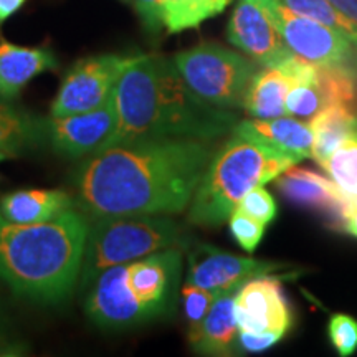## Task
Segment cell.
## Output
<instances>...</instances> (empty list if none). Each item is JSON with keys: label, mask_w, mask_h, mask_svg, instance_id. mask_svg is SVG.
<instances>
[{"label": "cell", "mask_w": 357, "mask_h": 357, "mask_svg": "<svg viewBox=\"0 0 357 357\" xmlns=\"http://www.w3.org/2000/svg\"><path fill=\"white\" fill-rule=\"evenodd\" d=\"M328 336L339 356H352L357 351V321L342 312L333 314L328 323Z\"/></svg>", "instance_id": "484cf974"}, {"label": "cell", "mask_w": 357, "mask_h": 357, "mask_svg": "<svg viewBox=\"0 0 357 357\" xmlns=\"http://www.w3.org/2000/svg\"><path fill=\"white\" fill-rule=\"evenodd\" d=\"M88 229L75 207L40 223H13L0 213V280L30 300H65L78 284Z\"/></svg>", "instance_id": "3957f363"}, {"label": "cell", "mask_w": 357, "mask_h": 357, "mask_svg": "<svg viewBox=\"0 0 357 357\" xmlns=\"http://www.w3.org/2000/svg\"><path fill=\"white\" fill-rule=\"evenodd\" d=\"M132 3L146 32L159 35L160 30L164 29L162 10H160L162 0H132Z\"/></svg>", "instance_id": "f546056e"}, {"label": "cell", "mask_w": 357, "mask_h": 357, "mask_svg": "<svg viewBox=\"0 0 357 357\" xmlns=\"http://www.w3.org/2000/svg\"><path fill=\"white\" fill-rule=\"evenodd\" d=\"M281 2L293 12L319 22L328 29L344 35L357 43V20L342 13L329 0H281Z\"/></svg>", "instance_id": "d4e9b609"}, {"label": "cell", "mask_w": 357, "mask_h": 357, "mask_svg": "<svg viewBox=\"0 0 357 357\" xmlns=\"http://www.w3.org/2000/svg\"><path fill=\"white\" fill-rule=\"evenodd\" d=\"M116 126L114 93L100 108L84 113L45 119V139L65 158H83L96 153Z\"/></svg>", "instance_id": "7c38bea8"}, {"label": "cell", "mask_w": 357, "mask_h": 357, "mask_svg": "<svg viewBox=\"0 0 357 357\" xmlns=\"http://www.w3.org/2000/svg\"><path fill=\"white\" fill-rule=\"evenodd\" d=\"M240 212L268 225L276 217V202L263 185H258L248 192L236 205Z\"/></svg>", "instance_id": "83f0119b"}, {"label": "cell", "mask_w": 357, "mask_h": 357, "mask_svg": "<svg viewBox=\"0 0 357 357\" xmlns=\"http://www.w3.org/2000/svg\"><path fill=\"white\" fill-rule=\"evenodd\" d=\"M296 164L289 155L231 131L229 141L213 153L205 169L192 197L189 220L202 227L222 225L250 190L265 185Z\"/></svg>", "instance_id": "277c9868"}, {"label": "cell", "mask_w": 357, "mask_h": 357, "mask_svg": "<svg viewBox=\"0 0 357 357\" xmlns=\"http://www.w3.org/2000/svg\"><path fill=\"white\" fill-rule=\"evenodd\" d=\"M234 131L248 139L261 142L281 154L289 155L296 162L312 158V142H314L312 129L310 123L300 119L288 118V116L271 119H245L236 123Z\"/></svg>", "instance_id": "e0dca14e"}, {"label": "cell", "mask_w": 357, "mask_h": 357, "mask_svg": "<svg viewBox=\"0 0 357 357\" xmlns=\"http://www.w3.org/2000/svg\"><path fill=\"white\" fill-rule=\"evenodd\" d=\"M238 331L287 334L291 326V307L278 278L270 275L248 280L235 298Z\"/></svg>", "instance_id": "4fadbf2b"}, {"label": "cell", "mask_w": 357, "mask_h": 357, "mask_svg": "<svg viewBox=\"0 0 357 357\" xmlns=\"http://www.w3.org/2000/svg\"><path fill=\"white\" fill-rule=\"evenodd\" d=\"M43 139L45 118H33L0 101V153L19 154Z\"/></svg>", "instance_id": "7402d4cb"}, {"label": "cell", "mask_w": 357, "mask_h": 357, "mask_svg": "<svg viewBox=\"0 0 357 357\" xmlns=\"http://www.w3.org/2000/svg\"><path fill=\"white\" fill-rule=\"evenodd\" d=\"M211 2L213 3V7H215L217 13H220L225 10V7H229V3L234 2V0H211Z\"/></svg>", "instance_id": "d590c367"}, {"label": "cell", "mask_w": 357, "mask_h": 357, "mask_svg": "<svg viewBox=\"0 0 357 357\" xmlns=\"http://www.w3.org/2000/svg\"><path fill=\"white\" fill-rule=\"evenodd\" d=\"M229 225L231 235L235 236V240L242 245L243 250L247 252H255L258 243H260L263 234H265V223L255 220V218L248 217L247 213L240 212L238 208H235L231 212L229 218Z\"/></svg>", "instance_id": "4316f807"}, {"label": "cell", "mask_w": 357, "mask_h": 357, "mask_svg": "<svg viewBox=\"0 0 357 357\" xmlns=\"http://www.w3.org/2000/svg\"><path fill=\"white\" fill-rule=\"evenodd\" d=\"M329 2L347 17L357 20V0H329Z\"/></svg>", "instance_id": "e575fe53"}, {"label": "cell", "mask_w": 357, "mask_h": 357, "mask_svg": "<svg viewBox=\"0 0 357 357\" xmlns=\"http://www.w3.org/2000/svg\"><path fill=\"white\" fill-rule=\"evenodd\" d=\"M341 194L357 202V128L321 164Z\"/></svg>", "instance_id": "603a6c76"}, {"label": "cell", "mask_w": 357, "mask_h": 357, "mask_svg": "<svg viewBox=\"0 0 357 357\" xmlns=\"http://www.w3.org/2000/svg\"><path fill=\"white\" fill-rule=\"evenodd\" d=\"M187 86L208 105L243 108L245 96L260 65L218 43H200L172 58Z\"/></svg>", "instance_id": "8992f818"}, {"label": "cell", "mask_w": 357, "mask_h": 357, "mask_svg": "<svg viewBox=\"0 0 357 357\" xmlns=\"http://www.w3.org/2000/svg\"><path fill=\"white\" fill-rule=\"evenodd\" d=\"M123 2H126V3H131V2H132V0H123Z\"/></svg>", "instance_id": "74e56055"}, {"label": "cell", "mask_w": 357, "mask_h": 357, "mask_svg": "<svg viewBox=\"0 0 357 357\" xmlns=\"http://www.w3.org/2000/svg\"><path fill=\"white\" fill-rule=\"evenodd\" d=\"M84 310L93 323L105 329L132 328L155 319L129 287L128 263L108 268L93 281Z\"/></svg>", "instance_id": "30bf717a"}, {"label": "cell", "mask_w": 357, "mask_h": 357, "mask_svg": "<svg viewBox=\"0 0 357 357\" xmlns=\"http://www.w3.org/2000/svg\"><path fill=\"white\" fill-rule=\"evenodd\" d=\"M189 243L184 229L169 215L96 217L89 222L79 284L83 288L111 266L126 265L166 248Z\"/></svg>", "instance_id": "5b68a950"}, {"label": "cell", "mask_w": 357, "mask_h": 357, "mask_svg": "<svg viewBox=\"0 0 357 357\" xmlns=\"http://www.w3.org/2000/svg\"><path fill=\"white\" fill-rule=\"evenodd\" d=\"M227 38L265 68H278L294 56L266 13L252 0L236 3L227 25Z\"/></svg>", "instance_id": "8fae6325"}, {"label": "cell", "mask_w": 357, "mask_h": 357, "mask_svg": "<svg viewBox=\"0 0 357 357\" xmlns=\"http://www.w3.org/2000/svg\"><path fill=\"white\" fill-rule=\"evenodd\" d=\"M162 24L169 33L199 29L205 20L218 15L211 0H162Z\"/></svg>", "instance_id": "cb8c5ba5"}, {"label": "cell", "mask_w": 357, "mask_h": 357, "mask_svg": "<svg viewBox=\"0 0 357 357\" xmlns=\"http://www.w3.org/2000/svg\"><path fill=\"white\" fill-rule=\"evenodd\" d=\"M341 230L344 231V234H349L357 238V202H352L349 205V208H347Z\"/></svg>", "instance_id": "836d02e7"}, {"label": "cell", "mask_w": 357, "mask_h": 357, "mask_svg": "<svg viewBox=\"0 0 357 357\" xmlns=\"http://www.w3.org/2000/svg\"><path fill=\"white\" fill-rule=\"evenodd\" d=\"M275 185L289 202L321 213L331 220L334 229L341 230L352 202L341 194L331 177L321 176L311 169L291 166L276 177Z\"/></svg>", "instance_id": "9a60e30c"}, {"label": "cell", "mask_w": 357, "mask_h": 357, "mask_svg": "<svg viewBox=\"0 0 357 357\" xmlns=\"http://www.w3.org/2000/svg\"><path fill=\"white\" fill-rule=\"evenodd\" d=\"M281 333H250L238 331V347L247 352H261L273 347L283 339Z\"/></svg>", "instance_id": "4dcf8cb0"}, {"label": "cell", "mask_w": 357, "mask_h": 357, "mask_svg": "<svg viewBox=\"0 0 357 357\" xmlns=\"http://www.w3.org/2000/svg\"><path fill=\"white\" fill-rule=\"evenodd\" d=\"M136 55H100L79 60L60 84L50 114L53 118L84 113L111 100L116 83Z\"/></svg>", "instance_id": "ba28073f"}, {"label": "cell", "mask_w": 357, "mask_h": 357, "mask_svg": "<svg viewBox=\"0 0 357 357\" xmlns=\"http://www.w3.org/2000/svg\"><path fill=\"white\" fill-rule=\"evenodd\" d=\"M73 207V199L63 190L26 189L0 199V213L13 223L47 222Z\"/></svg>", "instance_id": "d6986e66"}, {"label": "cell", "mask_w": 357, "mask_h": 357, "mask_svg": "<svg viewBox=\"0 0 357 357\" xmlns=\"http://www.w3.org/2000/svg\"><path fill=\"white\" fill-rule=\"evenodd\" d=\"M240 287L218 294L211 310L189 329V344L202 356H234L238 349L235 298Z\"/></svg>", "instance_id": "2e32d148"}, {"label": "cell", "mask_w": 357, "mask_h": 357, "mask_svg": "<svg viewBox=\"0 0 357 357\" xmlns=\"http://www.w3.org/2000/svg\"><path fill=\"white\" fill-rule=\"evenodd\" d=\"M312 129V159L319 166L342 141L357 128V113L344 106H328L311 118Z\"/></svg>", "instance_id": "44dd1931"}, {"label": "cell", "mask_w": 357, "mask_h": 357, "mask_svg": "<svg viewBox=\"0 0 357 357\" xmlns=\"http://www.w3.org/2000/svg\"><path fill=\"white\" fill-rule=\"evenodd\" d=\"M26 354V346L17 337H12L7 328L0 323V357H19Z\"/></svg>", "instance_id": "1f68e13d"}, {"label": "cell", "mask_w": 357, "mask_h": 357, "mask_svg": "<svg viewBox=\"0 0 357 357\" xmlns=\"http://www.w3.org/2000/svg\"><path fill=\"white\" fill-rule=\"evenodd\" d=\"M293 84L291 75L283 66L257 71L245 96L243 109L257 119H271L287 116L284 100Z\"/></svg>", "instance_id": "ffe728a7"}, {"label": "cell", "mask_w": 357, "mask_h": 357, "mask_svg": "<svg viewBox=\"0 0 357 357\" xmlns=\"http://www.w3.org/2000/svg\"><path fill=\"white\" fill-rule=\"evenodd\" d=\"M287 263L265 261L222 252L212 245H195L189 253L187 281L217 294L242 287L248 280L289 270Z\"/></svg>", "instance_id": "9c48e42d"}, {"label": "cell", "mask_w": 357, "mask_h": 357, "mask_svg": "<svg viewBox=\"0 0 357 357\" xmlns=\"http://www.w3.org/2000/svg\"><path fill=\"white\" fill-rule=\"evenodd\" d=\"M182 270L181 248H166L128 263V281L132 293L155 318L172 310L174 289Z\"/></svg>", "instance_id": "5bb4252c"}, {"label": "cell", "mask_w": 357, "mask_h": 357, "mask_svg": "<svg viewBox=\"0 0 357 357\" xmlns=\"http://www.w3.org/2000/svg\"><path fill=\"white\" fill-rule=\"evenodd\" d=\"M26 0H0V25L24 7Z\"/></svg>", "instance_id": "d6a6232c"}, {"label": "cell", "mask_w": 357, "mask_h": 357, "mask_svg": "<svg viewBox=\"0 0 357 357\" xmlns=\"http://www.w3.org/2000/svg\"><path fill=\"white\" fill-rule=\"evenodd\" d=\"M6 158H7V155H6V154H2V153H0V162H2V160H3V159H6Z\"/></svg>", "instance_id": "8d00e7d4"}, {"label": "cell", "mask_w": 357, "mask_h": 357, "mask_svg": "<svg viewBox=\"0 0 357 357\" xmlns=\"http://www.w3.org/2000/svg\"><path fill=\"white\" fill-rule=\"evenodd\" d=\"M217 296V293L208 291V289L200 288L197 284H192L187 281L182 287V301H184L185 318L190 326L197 324L199 321L204 319V316L211 310Z\"/></svg>", "instance_id": "f1b7e54d"}, {"label": "cell", "mask_w": 357, "mask_h": 357, "mask_svg": "<svg viewBox=\"0 0 357 357\" xmlns=\"http://www.w3.org/2000/svg\"><path fill=\"white\" fill-rule=\"evenodd\" d=\"M116 126L100 149L134 139L215 141L240 121L187 86L172 58L136 55L114 88ZM98 149V151H100Z\"/></svg>", "instance_id": "7a4b0ae2"}, {"label": "cell", "mask_w": 357, "mask_h": 357, "mask_svg": "<svg viewBox=\"0 0 357 357\" xmlns=\"http://www.w3.org/2000/svg\"><path fill=\"white\" fill-rule=\"evenodd\" d=\"M56 66V56L47 48L0 43V98L13 100L35 77Z\"/></svg>", "instance_id": "ac0fdd59"}, {"label": "cell", "mask_w": 357, "mask_h": 357, "mask_svg": "<svg viewBox=\"0 0 357 357\" xmlns=\"http://www.w3.org/2000/svg\"><path fill=\"white\" fill-rule=\"evenodd\" d=\"M275 25L294 55L321 66L357 73V43L319 22L293 12L281 0H252Z\"/></svg>", "instance_id": "52a82bcc"}, {"label": "cell", "mask_w": 357, "mask_h": 357, "mask_svg": "<svg viewBox=\"0 0 357 357\" xmlns=\"http://www.w3.org/2000/svg\"><path fill=\"white\" fill-rule=\"evenodd\" d=\"M215 147L200 139H134L84 160L75 177L93 217L174 215L185 211Z\"/></svg>", "instance_id": "6da1fadb"}]
</instances>
